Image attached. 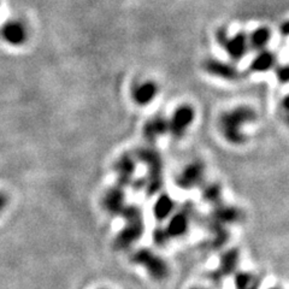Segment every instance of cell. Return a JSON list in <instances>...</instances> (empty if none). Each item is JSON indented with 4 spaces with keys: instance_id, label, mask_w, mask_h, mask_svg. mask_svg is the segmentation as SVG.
Listing matches in <instances>:
<instances>
[{
    "instance_id": "25",
    "label": "cell",
    "mask_w": 289,
    "mask_h": 289,
    "mask_svg": "<svg viewBox=\"0 0 289 289\" xmlns=\"http://www.w3.org/2000/svg\"><path fill=\"white\" fill-rule=\"evenodd\" d=\"M246 289H258V286H257V282H254V283H252L251 286H249V287H247Z\"/></svg>"
},
{
    "instance_id": "5",
    "label": "cell",
    "mask_w": 289,
    "mask_h": 289,
    "mask_svg": "<svg viewBox=\"0 0 289 289\" xmlns=\"http://www.w3.org/2000/svg\"><path fill=\"white\" fill-rule=\"evenodd\" d=\"M194 109L189 105H181L174 111L173 116L168 119V132L176 139L183 136L194 122Z\"/></svg>"
},
{
    "instance_id": "27",
    "label": "cell",
    "mask_w": 289,
    "mask_h": 289,
    "mask_svg": "<svg viewBox=\"0 0 289 289\" xmlns=\"http://www.w3.org/2000/svg\"><path fill=\"white\" fill-rule=\"evenodd\" d=\"M269 289H277V288H269Z\"/></svg>"
},
{
    "instance_id": "26",
    "label": "cell",
    "mask_w": 289,
    "mask_h": 289,
    "mask_svg": "<svg viewBox=\"0 0 289 289\" xmlns=\"http://www.w3.org/2000/svg\"><path fill=\"white\" fill-rule=\"evenodd\" d=\"M189 289H205V288H202V287H197V286H194V287H191Z\"/></svg>"
},
{
    "instance_id": "14",
    "label": "cell",
    "mask_w": 289,
    "mask_h": 289,
    "mask_svg": "<svg viewBox=\"0 0 289 289\" xmlns=\"http://www.w3.org/2000/svg\"><path fill=\"white\" fill-rule=\"evenodd\" d=\"M223 47L233 61H241L249 49L248 35L241 32L235 34L234 36H229Z\"/></svg>"
},
{
    "instance_id": "19",
    "label": "cell",
    "mask_w": 289,
    "mask_h": 289,
    "mask_svg": "<svg viewBox=\"0 0 289 289\" xmlns=\"http://www.w3.org/2000/svg\"><path fill=\"white\" fill-rule=\"evenodd\" d=\"M271 40V30L267 27H259L248 35L249 48L254 51H262L267 48Z\"/></svg>"
},
{
    "instance_id": "6",
    "label": "cell",
    "mask_w": 289,
    "mask_h": 289,
    "mask_svg": "<svg viewBox=\"0 0 289 289\" xmlns=\"http://www.w3.org/2000/svg\"><path fill=\"white\" fill-rule=\"evenodd\" d=\"M193 209L189 206L178 211H174L173 215L168 218V224L164 226L166 234L171 239H181L187 235L191 226Z\"/></svg>"
},
{
    "instance_id": "8",
    "label": "cell",
    "mask_w": 289,
    "mask_h": 289,
    "mask_svg": "<svg viewBox=\"0 0 289 289\" xmlns=\"http://www.w3.org/2000/svg\"><path fill=\"white\" fill-rule=\"evenodd\" d=\"M205 176V166L200 161L188 164L183 170L181 171L176 178L177 187L181 189H193L195 187H199L204 181Z\"/></svg>"
},
{
    "instance_id": "3",
    "label": "cell",
    "mask_w": 289,
    "mask_h": 289,
    "mask_svg": "<svg viewBox=\"0 0 289 289\" xmlns=\"http://www.w3.org/2000/svg\"><path fill=\"white\" fill-rule=\"evenodd\" d=\"M135 157L147 166V177L145 178L146 193L148 195L157 194L163 186V159L159 152L153 147H142Z\"/></svg>"
},
{
    "instance_id": "28",
    "label": "cell",
    "mask_w": 289,
    "mask_h": 289,
    "mask_svg": "<svg viewBox=\"0 0 289 289\" xmlns=\"http://www.w3.org/2000/svg\"><path fill=\"white\" fill-rule=\"evenodd\" d=\"M101 289H108V288H101Z\"/></svg>"
},
{
    "instance_id": "13",
    "label": "cell",
    "mask_w": 289,
    "mask_h": 289,
    "mask_svg": "<svg viewBox=\"0 0 289 289\" xmlns=\"http://www.w3.org/2000/svg\"><path fill=\"white\" fill-rule=\"evenodd\" d=\"M215 210L211 213L210 224L225 226L226 224H233L241 220V211L234 206L223 205L222 202L215 205Z\"/></svg>"
},
{
    "instance_id": "2",
    "label": "cell",
    "mask_w": 289,
    "mask_h": 289,
    "mask_svg": "<svg viewBox=\"0 0 289 289\" xmlns=\"http://www.w3.org/2000/svg\"><path fill=\"white\" fill-rule=\"evenodd\" d=\"M119 216L123 218L124 224L114 238L113 246L117 251H127L144 235L146 230L144 215L139 206L127 204Z\"/></svg>"
},
{
    "instance_id": "9",
    "label": "cell",
    "mask_w": 289,
    "mask_h": 289,
    "mask_svg": "<svg viewBox=\"0 0 289 289\" xmlns=\"http://www.w3.org/2000/svg\"><path fill=\"white\" fill-rule=\"evenodd\" d=\"M202 69L207 74L211 75V76H215L218 77V79H223L226 81H236L241 77L240 71L236 69V67L215 58H209L206 61H204Z\"/></svg>"
},
{
    "instance_id": "20",
    "label": "cell",
    "mask_w": 289,
    "mask_h": 289,
    "mask_svg": "<svg viewBox=\"0 0 289 289\" xmlns=\"http://www.w3.org/2000/svg\"><path fill=\"white\" fill-rule=\"evenodd\" d=\"M202 199L209 204L217 205L221 202V197H222V188L217 183H210L204 187L201 194Z\"/></svg>"
},
{
    "instance_id": "15",
    "label": "cell",
    "mask_w": 289,
    "mask_h": 289,
    "mask_svg": "<svg viewBox=\"0 0 289 289\" xmlns=\"http://www.w3.org/2000/svg\"><path fill=\"white\" fill-rule=\"evenodd\" d=\"M159 92V87L153 81H145V82L136 83L132 89V98L137 105L145 106L152 103Z\"/></svg>"
},
{
    "instance_id": "11",
    "label": "cell",
    "mask_w": 289,
    "mask_h": 289,
    "mask_svg": "<svg viewBox=\"0 0 289 289\" xmlns=\"http://www.w3.org/2000/svg\"><path fill=\"white\" fill-rule=\"evenodd\" d=\"M136 170V160L132 155H124L117 160L114 171L117 175V186L129 187L134 181V174Z\"/></svg>"
},
{
    "instance_id": "10",
    "label": "cell",
    "mask_w": 289,
    "mask_h": 289,
    "mask_svg": "<svg viewBox=\"0 0 289 289\" xmlns=\"http://www.w3.org/2000/svg\"><path fill=\"white\" fill-rule=\"evenodd\" d=\"M103 209L111 216H119L127 205V198L124 189L119 186H114L108 189L101 200Z\"/></svg>"
},
{
    "instance_id": "1",
    "label": "cell",
    "mask_w": 289,
    "mask_h": 289,
    "mask_svg": "<svg viewBox=\"0 0 289 289\" xmlns=\"http://www.w3.org/2000/svg\"><path fill=\"white\" fill-rule=\"evenodd\" d=\"M258 114L251 106H238L222 113L218 121L221 134L233 145H242L246 141V135L242 132L244 127L257 121Z\"/></svg>"
},
{
    "instance_id": "4",
    "label": "cell",
    "mask_w": 289,
    "mask_h": 289,
    "mask_svg": "<svg viewBox=\"0 0 289 289\" xmlns=\"http://www.w3.org/2000/svg\"><path fill=\"white\" fill-rule=\"evenodd\" d=\"M130 263L142 267L153 281H164L170 273L168 262L147 247L137 248L130 256Z\"/></svg>"
},
{
    "instance_id": "21",
    "label": "cell",
    "mask_w": 289,
    "mask_h": 289,
    "mask_svg": "<svg viewBox=\"0 0 289 289\" xmlns=\"http://www.w3.org/2000/svg\"><path fill=\"white\" fill-rule=\"evenodd\" d=\"M256 282V278L252 273L246 271H236L234 273V287L235 289H246Z\"/></svg>"
},
{
    "instance_id": "18",
    "label": "cell",
    "mask_w": 289,
    "mask_h": 289,
    "mask_svg": "<svg viewBox=\"0 0 289 289\" xmlns=\"http://www.w3.org/2000/svg\"><path fill=\"white\" fill-rule=\"evenodd\" d=\"M276 56L271 51L267 48L258 52V54L253 58L252 63L249 64V69L254 72H265L275 67Z\"/></svg>"
},
{
    "instance_id": "16",
    "label": "cell",
    "mask_w": 289,
    "mask_h": 289,
    "mask_svg": "<svg viewBox=\"0 0 289 289\" xmlns=\"http://www.w3.org/2000/svg\"><path fill=\"white\" fill-rule=\"evenodd\" d=\"M144 137L148 142H155L168 133V119L163 116H155L144 124Z\"/></svg>"
},
{
    "instance_id": "24",
    "label": "cell",
    "mask_w": 289,
    "mask_h": 289,
    "mask_svg": "<svg viewBox=\"0 0 289 289\" xmlns=\"http://www.w3.org/2000/svg\"><path fill=\"white\" fill-rule=\"evenodd\" d=\"M7 205V197L2 192H0V213L2 212V210L6 207Z\"/></svg>"
},
{
    "instance_id": "23",
    "label": "cell",
    "mask_w": 289,
    "mask_h": 289,
    "mask_svg": "<svg viewBox=\"0 0 289 289\" xmlns=\"http://www.w3.org/2000/svg\"><path fill=\"white\" fill-rule=\"evenodd\" d=\"M276 76L277 79L281 81V82H287L288 80V67L287 65H283V67H280L276 71Z\"/></svg>"
},
{
    "instance_id": "7",
    "label": "cell",
    "mask_w": 289,
    "mask_h": 289,
    "mask_svg": "<svg viewBox=\"0 0 289 289\" xmlns=\"http://www.w3.org/2000/svg\"><path fill=\"white\" fill-rule=\"evenodd\" d=\"M239 263H240V252H239V249L235 248V247L226 249L221 254L217 269L212 272L211 277L213 278V281H217V282H221V281L230 277L238 270Z\"/></svg>"
},
{
    "instance_id": "12",
    "label": "cell",
    "mask_w": 289,
    "mask_h": 289,
    "mask_svg": "<svg viewBox=\"0 0 289 289\" xmlns=\"http://www.w3.org/2000/svg\"><path fill=\"white\" fill-rule=\"evenodd\" d=\"M2 39L12 46H21L27 41L28 30L24 23L18 20L7 21L0 29Z\"/></svg>"
},
{
    "instance_id": "22",
    "label": "cell",
    "mask_w": 289,
    "mask_h": 289,
    "mask_svg": "<svg viewBox=\"0 0 289 289\" xmlns=\"http://www.w3.org/2000/svg\"><path fill=\"white\" fill-rule=\"evenodd\" d=\"M152 239L155 245H157V246L159 247H164L165 245H168L169 241H170V238H169V235L166 234L164 226H160V228H157L153 230Z\"/></svg>"
},
{
    "instance_id": "17",
    "label": "cell",
    "mask_w": 289,
    "mask_h": 289,
    "mask_svg": "<svg viewBox=\"0 0 289 289\" xmlns=\"http://www.w3.org/2000/svg\"><path fill=\"white\" fill-rule=\"evenodd\" d=\"M175 211V200L169 194H160L153 204L152 212L158 222L166 221Z\"/></svg>"
}]
</instances>
